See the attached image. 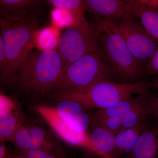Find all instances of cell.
<instances>
[{"label": "cell", "mask_w": 158, "mask_h": 158, "mask_svg": "<svg viewBox=\"0 0 158 158\" xmlns=\"http://www.w3.org/2000/svg\"><path fill=\"white\" fill-rule=\"evenodd\" d=\"M56 106H40L36 110L56 134L68 144L84 148L101 158H109L97 149L87 129L90 118L83 106L70 100Z\"/></svg>", "instance_id": "6da1fadb"}, {"label": "cell", "mask_w": 158, "mask_h": 158, "mask_svg": "<svg viewBox=\"0 0 158 158\" xmlns=\"http://www.w3.org/2000/svg\"><path fill=\"white\" fill-rule=\"evenodd\" d=\"M102 52L114 79L123 84L140 82L146 66L137 61L124 42L116 22L93 16Z\"/></svg>", "instance_id": "7a4b0ae2"}, {"label": "cell", "mask_w": 158, "mask_h": 158, "mask_svg": "<svg viewBox=\"0 0 158 158\" xmlns=\"http://www.w3.org/2000/svg\"><path fill=\"white\" fill-rule=\"evenodd\" d=\"M63 69L57 49L35 51L31 53L11 83L20 94L47 96Z\"/></svg>", "instance_id": "3957f363"}, {"label": "cell", "mask_w": 158, "mask_h": 158, "mask_svg": "<svg viewBox=\"0 0 158 158\" xmlns=\"http://www.w3.org/2000/svg\"><path fill=\"white\" fill-rule=\"evenodd\" d=\"M150 82L141 81L131 84L116 83L111 81L99 82L85 89L55 92L47 96L56 100L77 102L86 110L110 107L123 100L135 94H144L150 88Z\"/></svg>", "instance_id": "277c9868"}, {"label": "cell", "mask_w": 158, "mask_h": 158, "mask_svg": "<svg viewBox=\"0 0 158 158\" xmlns=\"http://www.w3.org/2000/svg\"><path fill=\"white\" fill-rule=\"evenodd\" d=\"M113 79L101 49H98L63 69L51 93L85 89L99 82L113 81Z\"/></svg>", "instance_id": "5b68a950"}, {"label": "cell", "mask_w": 158, "mask_h": 158, "mask_svg": "<svg viewBox=\"0 0 158 158\" xmlns=\"http://www.w3.org/2000/svg\"><path fill=\"white\" fill-rule=\"evenodd\" d=\"M0 26L7 58L6 69L1 80L3 84L11 83L31 54L37 20L10 22L1 19Z\"/></svg>", "instance_id": "8992f818"}, {"label": "cell", "mask_w": 158, "mask_h": 158, "mask_svg": "<svg viewBox=\"0 0 158 158\" xmlns=\"http://www.w3.org/2000/svg\"><path fill=\"white\" fill-rule=\"evenodd\" d=\"M99 48L95 26L85 19L62 34L56 49L62 58L64 69L86 54Z\"/></svg>", "instance_id": "52a82bcc"}, {"label": "cell", "mask_w": 158, "mask_h": 158, "mask_svg": "<svg viewBox=\"0 0 158 158\" xmlns=\"http://www.w3.org/2000/svg\"><path fill=\"white\" fill-rule=\"evenodd\" d=\"M138 18L118 20V31L133 56L146 66L158 42L138 23Z\"/></svg>", "instance_id": "ba28073f"}, {"label": "cell", "mask_w": 158, "mask_h": 158, "mask_svg": "<svg viewBox=\"0 0 158 158\" xmlns=\"http://www.w3.org/2000/svg\"><path fill=\"white\" fill-rule=\"evenodd\" d=\"M85 11L110 21L137 18L127 0H85Z\"/></svg>", "instance_id": "9c48e42d"}, {"label": "cell", "mask_w": 158, "mask_h": 158, "mask_svg": "<svg viewBox=\"0 0 158 158\" xmlns=\"http://www.w3.org/2000/svg\"><path fill=\"white\" fill-rule=\"evenodd\" d=\"M40 0H1V19L18 22L37 19L43 4Z\"/></svg>", "instance_id": "30bf717a"}, {"label": "cell", "mask_w": 158, "mask_h": 158, "mask_svg": "<svg viewBox=\"0 0 158 158\" xmlns=\"http://www.w3.org/2000/svg\"><path fill=\"white\" fill-rule=\"evenodd\" d=\"M11 141L20 151L38 149L49 153L53 152V144L44 130L37 126L22 124Z\"/></svg>", "instance_id": "8fae6325"}, {"label": "cell", "mask_w": 158, "mask_h": 158, "mask_svg": "<svg viewBox=\"0 0 158 158\" xmlns=\"http://www.w3.org/2000/svg\"><path fill=\"white\" fill-rule=\"evenodd\" d=\"M124 158H158V122L148 121L135 147Z\"/></svg>", "instance_id": "7c38bea8"}, {"label": "cell", "mask_w": 158, "mask_h": 158, "mask_svg": "<svg viewBox=\"0 0 158 158\" xmlns=\"http://www.w3.org/2000/svg\"><path fill=\"white\" fill-rule=\"evenodd\" d=\"M23 119L12 101L1 96L0 111V139L1 142L11 141Z\"/></svg>", "instance_id": "4fadbf2b"}, {"label": "cell", "mask_w": 158, "mask_h": 158, "mask_svg": "<svg viewBox=\"0 0 158 158\" xmlns=\"http://www.w3.org/2000/svg\"><path fill=\"white\" fill-rule=\"evenodd\" d=\"M144 118L132 127L122 130L116 135L115 147L113 156L117 158H123L131 152L148 122Z\"/></svg>", "instance_id": "5bb4252c"}, {"label": "cell", "mask_w": 158, "mask_h": 158, "mask_svg": "<svg viewBox=\"0 0 158 158\" xmlns=\"http://www.w3.org/2000/svg\"><path fill=\"white\" fill-rule=\"evenodd\" d=\"M127 1L142 27L158 42V11L144 6L140 0Z\"/></svg>", "instance_id": "9a60e30c"}, {"label": "cell", "mask_w": 158, "mask_h": 158, "mask_svg": "<svg viewBox=\"0 0 158 158\" xmlns=\"http://www.w3.org/2000/svg\"><path fill=\"white\" fill-rule=\"evenodd\" d=\"M94 125L95 126L89 134L94 145L108 157L117 158L113 156L116 135L100 126Z\"/></svg>", "instance_id": "2e32d148"}, {"label": "cell", "mask_w": 158, "mask_h": 158, "mask_svg": "<svg viewBox=\"0 0 158 158\" xmlns=\"http://www.w3.org/2000/svg\"><path fill=\"white\" fill-rule=\"evenodd\" d=\"M146 93L138 95L137 97H131L123 100L110 107L99 110L94 113L93 118L98 119L113 116H118L122 118L130 110L140 103L144 99Z\"/></svg>", "instance_id": "e0dca14e"}, {"label": "cell", "mask_w": 158, "mask_h": 158, "mask_svg": "<svg viewBox=\"0 0 158 158\" xmlns=\"http://www.w3.org/2000/svg\"><path fill=\"white\" fill-rule=\"evenodd\" d=\"M149 115V99L148 93L147 92L144 99L122 118V127L120 131L132 127L144 118L148 117Z\"/></svg>", "instance_id": "ac0fdd59"}, {"label": "cell", "mask_w": 158, "mask_h": 158, "mask_svg": "<svg viewBox=\"0 0 158 158\" xmlns=\"http://www.w3.org/2000/svg\"><path fill=\"white\" fill-rule=\"evenodd\" d=\"M48 2L56 9L68 11L77 23L86 19L85 0H49Z\"/></svg>", "instance_id": "d6986e66"}, {"label": "cell", "mask_w": 158, "mask_h": 158, "mask_svg": "<svg viewBox=\"0 0 158 158\" xmlns=\"http://www.w3.org/2000/svg\"><path fill=\"white\" fill-rule=\"evenodd\" d=\"M94 124L100 126L115 134V135L121 131L122 127V119L118 116L108 117L106 118L94 119Z\"/></svg>", "instance_id": "ffe728a7"}, {"label": "cell", "mask_w": 158, "mask_h": 158, "mask_svg": "<svg viewBox=\"0 0 158 158\" xmlns=\"http://www.w3.org/2000/svg\"><path fill=\"white\" fill-rule=\"evenodd\" d=\"M145 74L146 76L158 75V47L146 65Z\"/></svg>", "instance_id": "44dd1931"}, {"label": "cell", "mask_w": 158, "mask_h": 158, "mask_svg": "<svg viewBox=\"0 0 158 158\" xmlns=\"http://www.w3.org/2000/svg\"><path fill=\"white\" fill-rule=\"evenodd\" d=\"M26 158H58L53 154L49 153L42 150L32 149L20 151Z\"/></svg>", "instance_id": "7402d4cb"}, {"label": "cell", "mask_w": 158, "mask_h": 158, "mask_svg": "<svg viewBox=\"0 0 158 158\" xmlns=\"http://www.w3.org/2000/svg\"><path fill=\"white\" fill-rule=\"evenodd\" d=\"M7 66L6 49L2 36L0 34V75L4 74Z\"/></svg>", "instance_id": "603a6c76"}, {"label": "cell", "mask_w": 158, "mask_h": 158, "mask_svg": "<svg viewBox=\"0 0 158 158\" xmlns=\"http://www.w3.org/2000/svg\"><path fill=\"white\" fill-rule=\"evenodd\" d=\"M149 99L150 115L155 118L158 122V97H155L148 93Z\"/></svg>", "instance_id": "cb8c5ba5"}, {"label": "cell", "mask_w": 158, "mask_h": 158, "mask_svg": "<svg viewBox=\"0 0 158 158\" xmlns=\"http://www.w3.org/2000/svg\"><path fill=\"white\" fill-rule=\"evenodd\" d=\"M0 158H15V153L9 150L3 142L0 146Z\"/></svg>", "instance_id": "d4e9b609"}, {"label": "cell", "mask_w": 158, "mask_h": 158, "mask_svg": "<svg viewBox=\"0 0 158 158\" xmlns=\"http://www.w3.org/2000/svg\"><path fill=\"white\" fill-rule=\"evenodd\" d=\"M143 5L158 11V0H140Z\"/></svg>", "instance_id": "484cf974"}, {"label": "cell", "mask_w": 158, "mask_h": 158, "mask_svg": "<svg viewBox=\"0 0 158 158\" xmlns=\"http://www.w3.org/2000/svg\"><path fill=\"white\" fill-rule=\"evenodd\" d=\"M151 87L158 89V77L154 81L150 82V88Z\"/></svg>", "instance_id": "4316f807"}, {"label": "cell", "mask_w": 158, "mask_h": 158, "mask_svg": "<svg viewBox=\"0 0 158 158\" xmlns=\"http://www.w3.org/2000/svg\"><path fill=\"white\" fill-rule=\"evenodd\" d=\"M15 158H26L25 156L21 152L20 153H15Z\"/></svg>", "instance_id": "83f0119b"}]
</instances>
